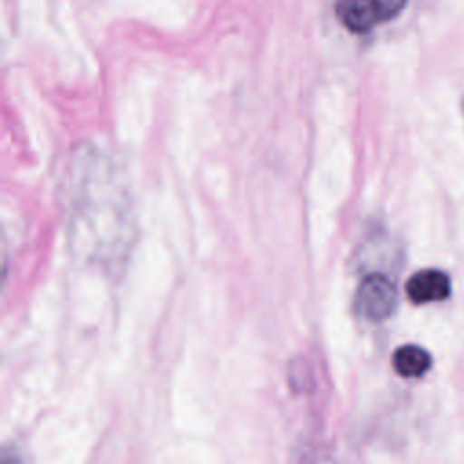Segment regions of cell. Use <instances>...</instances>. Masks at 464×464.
I'll list each match as a JSON object with an SVG mask.
<instances>
[{
  "label": "cell",
  "instance_id": "1",
  "mask_svg": "<svg viewBox=\"0 0 464 464\" xmlns=\"http://www.w3.org/2000/svg\"><path fill=\"white\" fill-rule=\"evenodd\" d=\"M69 208L71 227L80 245L92 252L94 237H116L125 241L129 236V198L118 179L114 165L96 149L87 147L69 172Z\"/></svg>",
  "mask_w": 464,
  "mask_h": 464
},
{
  "label": "cell",
  "instance_id": "2",
  "mask_svg": "<svg viewBox=\"0 0 464 464\" xmlns=\"http://www.w3.org/2000/svg\"><path fill=\"white\" fill-rule=\"evenodd\" d=\"M355 306L364 319L381 323L393 314L397 306V290L384 274H368L357 288Z\"/></svg>",
  "mask_w": 464,
  "mask_h": 464
},
{
  "label": "cell",
  "instance_id": "3",
  "mask_svg": "<svg viewBox=\"0 0 464 464\" xmlns=\"http://www.w3.org/2000/svg\"><path fill=\"white\" fill-rule=\"evenodd\" d=\"M451 292L450 277L437 268H424L415 272L406 283V295L415 304L444 301Z\"/></svg>",
  "mask_w": 464,
  "mask_h": 464
},
{
  "label": "cell",
  "instance_id": "4",
  "mask_svg": "<svg viewBox=\"0 0 464 464\" xmlns=\"http://www.w3.org/2000/svg\"><path fill=\"white\" fill-rule=\"evenodd\" d=\"M334 9L337 20L353 34L370 33L379 25L372 0H337Z\"/></svg>",
  "mask_w": 464,
  "mask_h": 464
},
{
  "label": "cell",
  "instance_id": "5",
  "mask_svg": "<svg viewBox=\"0 0 464 464\" xmlns=\"http://www.w3.org/2000/svg\"><path fill=\"white\" fill-rule=\"evenodd\" d=\"M393 368L402 377H420L431 366L430 353L417 344H404L393 353Z\"/></svg>",
  "mask_w": 464,
  "mask_h": 464
},
{
  "label": "cell",
  "instance_id": "6",
  "mask_svg": "<svg viewBox=\"0 0 464 464\" xmlns=\"http://www.w3.org/2000/svg\"><path fill=\"white\" fill-rule=\"evenodd\" d=\"M375 7V14L381 24L395 20L408 5V0H372Z\"/></svg>",
  "mask_w": 464,
  "mask_h": 464
},
{
  "label": "cell",
  "instance_id": "7",
  "mask_svg": "<svg viewBox=\"0 0 464 464\" xmlns=\"http://www.w3.org/2000/svg\"><path fill=\"white\" fill-rule=\"evenodd\" d=\"M4 464H18V462H16V460H9V459H7V457H5V460H4Z\"/></svg>",
  "mask_w": 464,
  "mask_h": 464
},
{
  "label": "cell",
  "instance_id": "8",
  "mask_svg": "<svg viewBox=\"0 0 464 464\" xmlns=\"http://www.w3.org/2000/svg\"><path fill=\"white\" fill-rule=\"evenodd\" d=\"M462 109H464V102H462Z\"/></svg>",
  "mask_w": 464,
  "mask_h": 464
}]
</instances>
